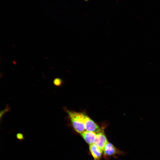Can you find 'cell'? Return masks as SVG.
Listing matches in <instances>:
<instances>
[{"label": "cell", "instance_id": "6da1fadb", "mask_svg": "<svg viewBox=\"0 0 160 160\" xmlns=\"http://www.w3.org/2000/svg\"><path fill=\"white\" fill-rule=\"evenodd\" d=\"M63 109L67 113L75 130L80 134L85 131L86 130L82 119L81 113L70 111L65 107Z\"/></svg>", "mask_w": 160, "mask_h": 160}, {"label": "cell", "instance_id": "7a4b0ae2", "mask_svg": "<svg viewBox=\"0 0 160 160\" xmlns=\"http://www.w3.org/2000/svg\"><path fill=\"white\" fill-rule=\"evenodd\" d=\"M82 119L87 131L97 133L100 130L99 127L88 116L81 113Z\"/></svg>", "mask_w": 160, "mask_h": 160}, {"label": "cell", "instance_id": "3957f363", "mask_svg": "<svg viewBox=\"0 0 160 160\" xmlns=\"http://www.w3.org/2000/svg\"><path fill=\"white\" fill-rule=\"evenodd\" d=\"M104 156L106 157L118 155H123L126 153L116 148L112 143L108 142L103 149Z\"/></svg>", "mask_w": 160, "mask_h": 160}, {"label": "cell", "instance_id": "277c9868", "mask_svg": "<svg viewBox=\"0 0 160 160\" xmlns=\"http://www.w3.org/2000/svg\"><path fill=\"white\" fill-rule=\"evenodd\" d=\"M96 134V137L94 144L103 150L105 146L108 142L103 130L100 129Z\"/></svg>", "mask_w": 160, "mask_h": 160}, {"label": "cell", "instance_id": "5b68a950", "mask_svg": "<svg viewBox=\"0 0 160 160\" xmlns=\"http://www.w3.org/2000/svg\"><path fill=\"white\" fill-rule=\"evenodd\" d=\"M89 149L95 160H100L103 150L94 144L89 145Z\"/></svg>", "mask_w": 160, "mask_h": 160}, {"label": "cell", "instance_id": "8992f818", "mask_svg": "<svg viewBox=\"0 0 160 160\" xmlns=\"http://www.w3.org/2000/svg\"><path fill=\"white\" fill-rule=\"evenodd\" d=\"M80 134L85 141L89 145L94 144L96 133L86 131Z\"/></svg>", "mask_w": 160, "mask_h": 160}, {"label": "cell", "instance_id": "52a82bcc", "mask_svg": "<svg viewBox=\"0 0 160 160\" xmlns=\"http://www.w3.org/2000/svg\"><path fill=\"white\" fill-rule=\"evenodd\" d=\"M11 110V108L8 104H7L5 108L1 111L0 112V121L1 122V119L7 112H9Z\"/></svg>", "mask_w": 160, "mask_h": 160}, {"label": "cell", "instance_id": "ba28073f", "mask_svg": "<svg viewBox=\"0 0 160 160\" xmlns=\"http://www.w3.org/2000/svg\"><path fill=\"white\" fill-rule=\"evenodd\" d=\"M63 81L60 78L57 77L54 79L53 81V84L54 85L57 87H60L63 84Z\"/></svg>", "mask_w": 160, "mask_h": 160}, {"label": "cell", "instance_id": "9c48e42d", "mask_svg": "<svg viewBox=\"0 0 160 160\" xmlns=\"http://www.w3.org/2000/svg\"><path fill=\"white\" fill-rule=\"evenodd\" d=\"M16 138L20 141H22L25 139L24 135L21 133L18 132L16 135Z\"/></svg>", "mask_w": 160, "mask_h": 160}]
</instances>
